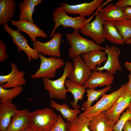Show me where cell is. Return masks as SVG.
I'll list each match as a JSON object with an SVG mask.
<instances>
[{"mask_svg":"<svg viewBox=\"0 0 131 131\" xmlns=\"http://www.w3.org/2000/svg\"><path fill=\"white\" fill-rule=\"evenodd\" d=\"M79 32L74 31L71 33L66 34V39L71 45L68 49V54L70 58H73L77 55L94 50H105V47L97 44L94 41L82 37Z\"/></svg>","mask_w":131,"mask_h":131,"instance_id":"6da1fadb","label":"cell"},{"mask_svg":"<svg viewBox=\"0 0 131 131\" xmlns=\"http://www.w3.org/2000/svg\"><path fill=\"white\" fill-rule=\"evenodd\" d=\"M53 21L55 23L54 27L50 35L51 37L55 34L56 29L61 25L64 28L71 27L74 31L77 32L86 24L90 23L94 15L87 19L85 17L78 16L72 17L69 16L61 7L54 8L52 13Z\"/></svg>","mask_w":131,"mask_h":131,"instance_id":"7a4b0ae2","label":"cell"},{"mask_svg":"<svg viewBox=\"0 0 131 131\" xmlns=\"http://www.w3.org/2000/svg\"><path fill=\"white\" fill-rule=\"evenodd\" d=\"M73 68L72 63L66 61L62 76L57 79L52 80L50 79L43 78L42 81L44 89L49 92L51 99L56 98L65 100L67 92L65 84L66 79L68 77Z\"/></svg>","mask_w":131,"mask_h":131,"instance_id":"3957f363","label":"cell"},{"mask_svg":"<svg viewBox=\"0 0 131 131\" xmlns=\"http://www.w3.org/2000/svg\"><path fill=\"white\" fill-rule=\"evenodd\" d=\"M127 82L123 84L118 90L109 94H105L95 104L84 110L79 116L90 121L99 113L109 109L120 96L126 90Z\"/></svg>","mask_w":131,"mask_h":131,"instance_id":"277c9868","label":"cell"},{"mask_svg":"<svg viewBox=\"0 0 131 131\" xmlns=\"http://www.w3.org/2000/svg\"><path fill=\"white\" fill-rule=\"evenodd\" d=\"M57 119L58 116L50 108L36 110L30 112V126L40 131H50Z\"/></svg>","mask_w":131,"mask_h":131,"instance_id":"5b68a950","label":"cell"},{"mask_svg":"<svg viewBox=\"0 0 131 131\" xmlns=\"http://www.w3.org/2000/svg\"><path fill=\"white\" fill-rule=\"evenodd\" d=\"M39 57L41 61L40 66L37 72L32 75L33 79L54 78L56 76L57 70L65 64L61 58L53 56L47 57L39 53Z\"/></svg>","mask_w":131,"mask_h":131,"instance_id":"8992f818","label":"cell"},{"mask_svg":"<svg viewBox=\"0 0 131 131\" xmlns=\"http://www.w3.org/2000/svg\"><path fill=\"white\" fill-rule=\"evenodd\" d=\"M3 29L11 36L12 43L17 46V51H24L25 53L29 62H31L32 59L36 60L39 58V52L29 46L27 39L20 33L18 30L12 29L7 24L3 25Z\"/></svg>","mask_w":131,"mask_h":131,"instance_id":"52a82bcc","label":"cell"},{"mask_svg":"<svg viewBox=\"0 0 131 131\" xmlns=\"http://www.w3.org/2000/svg\"><path fill=\"white\" fill-rule=\"evenodd\" d=\"M73 68L68 77L78 85L84 86L93 72L81 58V55L73 58Z\"/></svg>","mask_w":131,"mask_h":131,"instance_id":"ba28073f","label":"cell"},{"mask_svg":"<svg viewBox=\"0 0 131 131\" xmlns=\"http://www.w3.org/2000/svg\"><path fill=\"white\" fill-rule=\"evenodd\" d=\"M104 22L100 13L97 12L95 14V19L80 29V32L90 37L96 44L100 45L104 43L105 41L104 30Z\"/></svg>","mask_w":131,"mask_h":131,"instance_id":"9c48e42d","label":"cell"},{"mask_svg":"<svg viewBox=\"0 0 131 131\" xmlns=\"http://www.w3.org/2000/svg\"><path fill=\"white\" fill-rule=\"evenodd\" d=\"M62 35V33H55L50 40L45 42L37 40L33 43V49L44 56L60 58L61 54L59 48Z\"/></svg>","mask_w":131,"mask_h":131,"instance_id":"30bf717a","label":"cell"},{"mask_svg":"<svg viewBox=\"0 0 131 131\" xmlns=\"http://www.w3.org/2000/svg\"><path fill=\"white\" fill-rule=\"evenodd\" d=\"M103 0H95L92 2L75 5H71L67 3L61 2V6L67 13L85 17L93 14L97 9L100 8Z\"/></svg>","mask_w":131,"mask_h":131,"instance_id":"8fae6325","label":"cell"},{"mask_svg":"<svg viewBox=\"0 0 131 131\" xmlns=\"http://www.w3.org/2000/svg\"><path fill=\"white\" fill-rule=\"evenodd\" d=\"M105 48L107 56V60L103 66H98L97 70L102 71L105 70L106 72L115 75L117 71H121L122 69L119 58L121 50L114 45L110 47L106 45Z\"/></svg>","mask_w":131,"mask_h":131,"instance_id":"7c38bea8","label":"cell"},{"mask_svg":"<svg viewBox=\"0 0 131 131\" xmlns=\"http://www.w3.org/2000/svg\"><path fill=\"white\" fill-rule=\"evenodd\" d=\"M11 65L12 69L10 73L7 75H0V86L5 89L24 85L27 83L24 77L25 72L18 70L15 63H11Z\"/></svg>","mask_w":131,"mask_h":131,"instance_id":"4fadbf2b","label":"cell"},{"mask_svg":"<svg viewBox=\"0 0 131 131\" xmlns=\"http://www.w3.org/2000/svg\"><path fill=\"white\" fill-rule=\"evenodd\" d=\"M131 101V92L125 91L118 98L110 108L106 111L107 118L116 123L122 112L129 106Z\"/></svg>","mask_w":131,"mask_h":131,"instance_id":"5bb4252c","label":"cell"},{"mask_svg":"<svg viewBox=\"0 0 131 131\" xmlns=\"http://www.w3.org/2000/svg\"><path fill=\"white\" fill-rule=\"evenodd\" d=\"M30 112L27 109L18 110L11 118L5 131H24L30 126Z\"/></svg>","mask_w":131,"mask_h":131,"instance_id":"9a60e30c","label":"cell"},{"mask_svg":"<svg viewBox=\"0 0 131 131\" xmlns=\"http://www.w3.org/2000/svg\"><path fill=\"white\" fill-rule=\"evenodd\" d=\"M84 85L86 88L95 89L98 87L110 86L114 79V75L106 72L94 70Z\"/></svg>","mask_w":131,"mask_h":131,"instance_id":"2e32d148","label":"cell"},{"mask_svg":"<svg viewBox=\"0 0 131 131\" xmlns=\"http://www.w3.org/2000/svg\"><path fill=\"white\" fill-rule=\"evenodd\" d=\"M11 25L17 28L19 31L27 34L33 43L37 40V37H40L43 38L48 37L46 33L34 23L28 21H16L13 20H11Z\"/></svg>","mask_w":131,"mask_h":131,"instance_id":"e0dca14e","label":"cell"},{"mask_svg":"<svg viewBox=\"0 0 131 131\" xmlns=\"http://www.w3.org/2000/svg\"><path fill=\"white\" fill-rule=\"evenodd\" d=\"M104 111L96 115L89 121L88 127L90 131H112L116 124L108 119Z\"/></svg>","mask_w":131,"mask_h":131,"instance_id":"ac0fdd59","label":"cell"},{"mask_svg":"<svg viewBox=\"0 0 131 131\" xmlns=\"http://www.w3.org/2000/svg\"><path fill=\"white\" fill-rule=\"evenodd\" d=\"M99 12L105 21L116 22L126 19L122 8L114 3L109 4L104 8H100Z\"/></svg>","mask_w":131,"mask_h":131,"instance_id":"d6986e66","label":"cell"},{"mask_svg":"<svg viewBox=\"0 0 131 131\" xmlns=\"http://www.w3.org/2000/svg\"><path fill=\"white\" fill-rule=\"evenodd\" d=\"M18 110L15 105L9 100L0 104V131H5L12 117Z\"/></svg>","mask_w":131,"mask_h":131,"instance_id":"ffe728a7","label":"cell"},{"mask_svg":"<svg viewBox=\"0 0 131 131\" xmlns=\"http://www.w3.org/2000/svg\"><path fill=\"white\" fill-rule=\"evenodd\" d=\"M107 55L105 50H96L82 54V57L90 69L93 71L97 70V66H100L106 62Z\"/></svg>","mask_w":131,"mask_h":131,"instance_id":"44dd1931","label":"cell"},{"mask_svg":"<svg viewBox=\"0 0 131 131\" xmlns=\"http://www.w3.org/2000/svg\"><path fill=\"white\" fill-rule=\"evenodd\" d=\"M16 6L14 0H0V25L3 26L12 20Z\"/></svg>","mask_w":131,"mask_h":131,"instance_id":"7402d4cb","label":"cell"},{"mask_svg":"<svg viewBox=\"0 0 131 131\" xmlns=\"http://www.w3.org/2000/svg\"><path fill=\"white\" fill-rule=\"evenodd\" d=\"M104 30L105 39L112 43L122 45L125 43L114 22L105 21Z\"/></svg>","mask_w":131,"mask_h":131,"instance_id":"603a6c76","label":"cell"},{"mask_svg":"<svg viewBox=\"0 0 131 131\" xmlns=\"http://www.w3.org/2000/svg\"><path fill=\"white\" fill-rule=\"evenodd\" d=\"M65 85L67 88V92L71 93L74 97V100L70 103L72 107L74 109H79L80 106L78 104V101L82 100L87 88L84 86L77 85L69 79L66 80Z\"/></svg>","mask_w":131,"mask_h":131,"instance_id":"cb8c5ba5","label":"cell"},{"mask_svg":"<svg viewBox=\"0 0 131 131\" xmlns=\"http://www.w3.org/2000/svg\"><path fill=\"white\" fill-rule=\"evenodd\" d=\"M19 5L20 13L18 21H26L34 23L32 15L36 6L32 0H24Z\"/></svg>","mask_w":131,"mask_h":131,"instance_id":"d4e9b609","label":"cell"},{"mask_svg":"<svg viewBox=\"0 0 131 131\" xmlns=\"http://www.w3.org/2000/svg\"><path fill=\"white\" fill-rule=\"evenodd\" d=\"M50 103L51 107L59 111L62 116L66 119L67 122L70 121L74 119L80 112L79 109H70L68 105L66 103L59 104L53 99H51L50 101Z\"/></svg>","mask_w":131,"mask_h":131,"instance_id":"484cf974","label":"cell"},{"mask_svg":"<svg viewBox=\"0 0 131 131\" xmlns=\"http://www.w3.org/2000/svg\"><path fill=\"white\" fill-rule=\"evenodd\" d=\"M111 88V85L108 86L100 90L87 88L86 92L87 93V99L82 104L81 109L84 110L90 107L94 101L102 97L107 92L110 90Z\"/></svg>","mask_w":131,"mask_h":131,"instance_id":"4316f807","label":"cell"},{"mask_svg":"<svg viewBox=\"0 0 131 131\" xmlns=\"http://www.w3.org/2000/svg\"><path fill=\"white\" fill-rule=\"evenodd\" d=\"M86 118L79 116L66 122L67 131H90L88 127L89 122Z\"/></svg>","mask_w":131,"mask_h":131,"instance_id":"83f0119b","label":"cell"},{"mask_svg":"<svg viewBox=\"0 0 131 131\" xmlns=\"http://www.w3.org/2000/svg\"><path fill=\"white\" fill-rule=\"evenodd\" d=\"M23 90L22 86H19L10 89H5L0 86V101L3 102L19 95Z\"/></svg>","mask_w":131,"mask_h":131,"instance_id":"f1b7e54d","label":"cell"},{"mask_svg":"<svg viewBox=\"0 0 131 131\" xmlns=\"http://www.w3.org/2000/svg\"><path fill=\"white\" fill-rule=\"evenodd\" d=\"M115 24L125 42L131 38V20L126 19Z\"/></svg>","mask_w":131,"mask_h":131,"instance_id":"f546056e","label":"cell"},{"mask_svg":"<svg viewBox=\"0 0 131 131\" xmlns=\"http://www.w3.org/2000/svg\"><path fill=\"white\" fill-rule=\"evenodd\" d=\"M131 121V113L126 110L123 113L119 120L115 125L113 130L114 131H122L123 126L128 121Z\"/></svg>","mask_w":131,"mask_h":131,"instance_id":"4dcf8cb0","label":"cell"},{"mask_svg":"<svg viewBox=\"0 0 131 131\" xmlns=\"http://www.w3.org/2000/svg\"><path fill=\"white\" fill-rule=\"evenodd\" d=\"M66 128V123L63 119L61 115L59 114L56 124L50 131H67Z\"/></svg>","mask_w":131,"mask_h":131,"instance_id":"1f68e13d","label":"cell"},{"mask_svg":"<svg viewBox=\"0 0 131 131\" xmlns=\"http://www.w3.org/2000/svg\"><path fill=\"white\" fill-rule=\"evenodd\" d=\"M7 49L6 43L3 41L0 40V62L5 61L8 58Z\"/></svg>","mask_w":131,"mask_h":131,"instance_id":"d6a6232c","label":"cell"},{"mask_svg":"<svg viewBox=\"0 0 131 131\" xmlns=\"http://www.w3.org/2000/svg\"><path fill=\"white\" fill-rule=\"evenodd\" d=\"M115 4L122 7L127 6H131V0H119Z\"/></svg>","mask_w":131,"mask_h":131,"instance_id":"836d02e7","label":"cell"},{"mask_svg":"<svg viewBox=\"0 0 131 131\" xmlns=\"http://www.w3.org/2000/svg\"><path fill=\"white\" fill-rule=\"evenodd\" d=\"M122 8L126 19L131 20V6H125Z\"/></svg>","mask_w":131,"mask_h":131,"instance_id":"e575fe53","label":"cell"},{"mask_svg":"<svg viewBox=\"0 0 131 131\" xmlns=\"http://www.w3.org/2000/svg\"><path fill=\"white\" fill-rule=\"evenodd\" d=\"M123 131H131V121H128L124 124L123 128Z\"/></svg>","mask_w":131,"mask_h":131,"instance_id":"d590c367","label":"cell"},{"mask_svg":"<svg viewBox=\"0 0 131 131\" xmlns=\"http://www.w3.org/2000/svg\"><path fill=\"white\" fill-rule=\"evenodd\" d=\"M129 81L127 82L125 91L131 92V74H129L128 76Z\"/></svg>","mask_w":131,"mask_h":131,"instance_id":"8d00e7d4","label":"cell"},{"mask_svg":"<svg viewBox=\"0 0 131 131\" xmlns=\"http://www.w3.org/2000/svg\"><path fill=\"white\" fill-rule=\"evenodd\" d=\"M124 66L125 68L130 72L131 74V62H126L124 64Z\"/></svg>","mask_w":131,"mask_h":131,"instance_id":"74e56055","label":"cell"},{"mask_svg":"<svg viewBox=\"0 0 131 131\" xmlns=\"http://www.w3.org/2000/svg\"><path fill=\"white\" fill-rule=\"evenodd\" d=\"M32 1L33 3L36 6L41 3L42 1V0H32Z\"/></svg>","mask_w":131,"mask_h":131,"instance_id":"f35d334b","label":"cell"},{"mask_svg":"<svg viewBox=\"0 0 131 131\" xmlns=\"http://www.w3.org/2000/svg\"><path fill=\"white\" fill-rule=\"evenodd\" d=\"M24 131H40L37 129L31 127L30 126L27 129Z\"/></svg>","mask_w":131,"mask_h":131,"instance_id":"ab89813d","label":"cell"},{"mask_svg":"<svg viewBox=\"0 0 131 131\" xmlns=\"http://www.w3.org/2000/svg\"><path fill=\"white\" fill-rule=\"evenodd\" d=\"M126 110L131 113V101L129 106L127 108Z\"/></svg>","mask_w":131,"mask_h":131,"instance_id":"60d3db41","label":"cell"},{"mask_svg":"<svg viewBox=\"0 0 131 131\" xmlns=\"http://www.w3.org/2000/svg\"><path fill=\"white\" fill-rule=\"evenodd\" d=\"M125 43L127 44H131V38L125 42Z\"/></svg>","mask_w":131,"mask_h":131,"instance_id":"b9f144b4","label":"cell"},{"mask_svg":"<svg viewBox=\"0 0 131 131\" xmlns=\"http://www.w3.org/2000/svg\"><path fill=\"white\" fill-rule=\"evenodd\" d=\"M112 131H114L113 130H112Z\"/></svg>","mask_w":131,"mask_h":131,"instance_id":"7bdbcfd3","label":"cell"}]
</instances>
